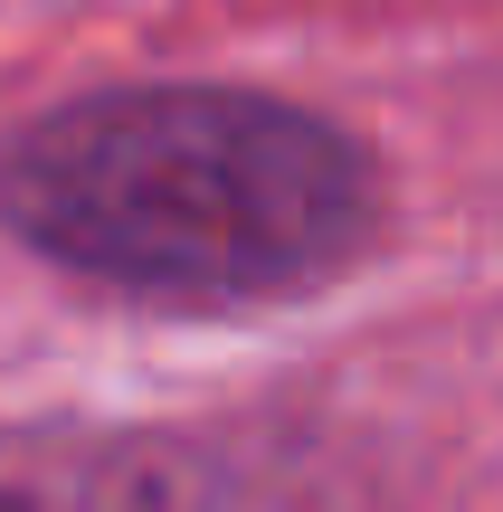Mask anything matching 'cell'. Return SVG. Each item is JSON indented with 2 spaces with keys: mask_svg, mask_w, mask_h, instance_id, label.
I'll return each mask as SVG.
<instances>
[{
  "mask_svg": "<svg viewBox=\"0 0 503 512\" xmlns=\"http://www.w3.org/2000/svg\"><path fill=\"white\" fill-rule=\"evenodd\" d=\"M0 219L38 256L162 304H266L371 247L380 181L342 124L238 86H133L0 152Z\"/></svg>",
  "mask_w": 503,
  "mask_h": 512,
  "instance_id": "cell-1",
  "label": "cell"
},
{
  "mask_svg": "<svg viewBox=\"0 0 503 512\" xmlns=\"http://www.w3.org/2000/svg\"><path fill=\"white\" fill-rule=\"evenodd\" d=\"M0 512H228L219 465L114 427H0Z\"/></svg>",
  "mask_w": 503,
  "mask_h": 512,
  "instance_id": "cell-2",
  "label": "cell"
}]
</instances>
